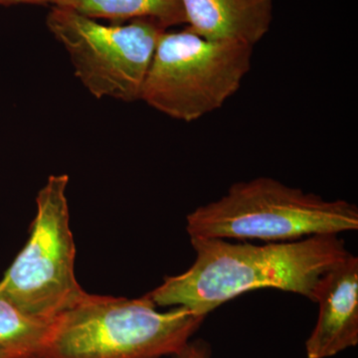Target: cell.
<instances>
[{
	"mask_svg": "<svg viewBox=\"0 0 358 358\" xmlns=\"http://www.w3.org/2000/svg\"><path fill=\"white\" fill-rule=\"evenodd\" d=\"M320 312L306 341L308 358H329L358 343V258L350 254L322 275L315 292Z\"/></svg>",
	"mask_w": 358,
	"mask_h": 358,
	"instance_id": "obj_7",
	"label": "cell"
},
{
	"mask_svg": "<svg viewBox=\"0 0 358 358\" xmlns=\"http://www.w3.org/2000/svg\"><path fill=\"white\" fill-rule=\"evenodd\" d=\"M68 182L67 174L49 176L37 195L29 240L0 281V298L48 324L86 294L75 275Z\"/></svg>",
	"mask_w": 358,
	"mask_h": 358,
	"instance_id": "obj_5",
	"label": "cell"
},
{
	"mask_svg": "<svg viewBox=\"0 0 358 358\" xmlns=\"http://www.w3.org/2000/svg\"><path fill=\"white\" fill-rule=\"evenodd\" d=\"M47 27L69 54L75 75L96 98L141 100L162 26L150 20L105 25L83 14L51 6Z\"/></svg>",
	"mask_w": 358,
	"mask_h": 358,
	"instance_id": "obj_6",
	"label": "cell"
},
{
	"mask_svg": "<svg viewBox=\"0 0 358 358\" xmlns=\"http://www.w3.org/2000/svg\"><path fill=\"white\" fill-rule=\"evenodd\" d=\"M253 46L210 40L186 27L164 31L141 89V100L186 122L220 109L251 69Z\"/></svg>",
	"mask_w": 358,
	"mask_h": 358,
	"instance_id": "obj_4",
	"label": "cell"
},
{
	"mask_svg": "<svg viewBox=\"0 0 358 358\" xmlns=\"http://www.w3.org/2000/svg\"><path fill=\"white\" fill-rule=\"evenodd\" d=\"M190 238L292 242L358 230L357 205L327 200L271 178L234 183L186 217Z\"/></svg>",
	"mask_w": 358,
	"mask_h": 358,
	"instance_id": "obj_3",
	"label": "cell"
},
{
	"mask_svg": "<svg viewBox=\"0 0 358 358\" xmlns=\"http://www.w3.org/2000/svg\"><path fill=\"white\" fill-rule=\"evenodd\" d=\"M50 324L27 317L8 301L0 298V346L21 358H37Z\"/></svg>",
	"mask_w": 358,
	"mask_h": 358,
	"instance_id": "obj_10",
	"label": "cell"
},
{
	"mask_svg": "<svg viewBox=\"0 0 358 358\" xmlns=\"http://www.w3.org/2000/svg\"><path fill=\"white\" fill-rule=\"evenodd\" d=\"M205 317L185 307L159 312L138 299L85 294L51 322L37 358H162L176 355Z\"/></svg>",
	"mask_w": 358,
	"mask_h": 358,
	"instance_id": "obj_2",
	"label": "cell"
},
{
	"mask_svg": "<svg viewBox=\"0 0 358 358\" xmlns=\"http://www.w3.org/2000/svg\"><path fill=\"white\" fill-rule=\"evenodd\" d=\"M54 6L64 7L96 20H110L113 24L150 20L167 30L186 23L181 0H57Z\"/></svg>",
	"mask_w": 358,
	"mask_h": 358,
	"instance_id": "obj_9",
	"label": "cell"
},
{
	"mask_svg": "<svg viewBox=\"0 0 358 358\" xmlns=\"http://www.w3.org/2000/svg\"><path fill=\"white\" fill-rule=\"evenodd\" d=\"M196 253L185 273L167 277L148 293L157 307H185L200 317L258 289H275L315 303L322 275L350 255L336 234L292 242L235 244L219 238H190Z\"/></svg>",
	"mask_w": 358,
	"mask_h": 358,
	"instance_id": "obj_1",
	"label": "cell"
},
{
	"mask_svg": "<svg viewBox=\"0 0 358 358\" xmlns=\"http://www.w3.org/2000/svg\"><path fill=\"white\" fill-rule=\"evenodd\" d=\"M186 24L199 36L254 46L267 34L273 0H181Z\"/></svg>",
	"mask_w": 358,
	"mask_h": 358,
	"instance_id": "obj_8",
	"label": "cell"
},
{
	"mask_svg": "<svg viewBox=\"0 0 358 358\" xmlns=\"http://www.w3.org/2000/svg\"><path fill=\"white\" fill-rule=\"evenodd\" d=\"M57 0H0V6H16V4H36V6H54Z\"/></svg>",
	"mask_w": 358,
	"mask_h": 358,
	"instance_id": "obj_12",
	"label": "cell"
},
{
	"mask_svg": "<svg viewBox=\"0 0 358 358\" xmlns=\"http://www.w3.org/2000/svg\"><path fill=\"white\" fill-rule=\"evenodd\" d=\"M174 358H211V346L203 339L188 341L187 343L176 355Z\"/></svg>",
	"mask_w": 358,
	"mask_h": 358,
	"instance_id": "obj_11",
	"label": "cell"
},
{
	"mask_svg": "<svg viewBox=\"0 0 358 358\" xmlns=\"http://www.w3.org/2000/svg\"><path fill=\"white\" fill-rule=\"evenodd\" d=\"M0 358H21L17 353L8 350V348L0 346Z\"/></svg>",
	"mask_w": 358,
	"mask_h": 358,
	"instance_id": "obj_13",
	"label": "cell"
}]
</instances>
